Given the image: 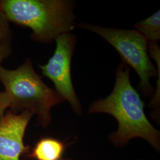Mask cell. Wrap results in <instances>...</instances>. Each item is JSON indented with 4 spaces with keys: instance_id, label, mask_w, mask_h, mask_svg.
<instances>
[{
    "instance_id": "cell-9",
    "label": "cell",
    "mask_w": 160,
    "mask_h": 160,
    "mask_svg": "<svg viewBox=\"0 0 160 160\" xmlns=\"http://www.w3.org/2000/svg\"><path fill=\"white\" fill-rule=\"evenodd\" d=\"M12 34L10 22L0 8V66L12 53Z\"/></svg>"
},
{
    "instance_id": "cell-6",
    "label": "cell",
    "mask_w": 160,
    "mask_h": 160,
    "mask_svg": "<svg viewBox=\"0 0 160 160\" xmlns=\"http://www.w3.org/2000/svg\"><path fill=\"white\" fill-rule=\"evenodd\" d=\"M33 116L28 111L17 114L8 111L0 119V160H20L22 155L29 152L24 137Z\"/></svg>"
},
{
    "instance_id": "cell-2",
    "label": "cell",
    "mask_w": 160,
    "mask_h": 160,
    "mask_svg": "<svg viewBox=\"0 0 160 160\" xmlns=\"http://www.w3.org/2000/svg\"><path fill=\"white\" fill-rule=\"evenodd\" d=\"M8 21L31 29L33 41L50 44L58 36L76 27L72 1L67 0H1Z\"/></svg>"
},
{
    "instance_id": "cell-3",
    "label": "cell",
    "mask_w": 160,
    "mask_h": 160,
    "mask_svg": "<svg viewBox=\"0 0 160 160\" xmlns=\"http://www.w3.org/2000/svg\"><path fill=\"white\" fill-rule=\"evenodd\" d=\"M0 82L10 97V111L16 114L24 111L33 113L43 128L51 122L52 108L65 102L55 89L42 81L29 58L14 69L0 66Z\"/></svg>"
},
{
    "instance_id": "cell-7",
    "label": "cell",
    "mask_w": 160,
    "mask_h": 160,
    "mask_svg": "<svg viewBox=\"0 0 160 160\" xmlns=\"http://www.w3.org/2000/svg\"><path fill=\"white\" fill-rule=\"evenodd\" d=\"M66 145L59 139L43 138L35 145L29 157L36 160H61Z\"/></svg>"
},
{
    "instance_id": "cell-4",
    "label": "cell",
    "mask_w": 160,
    "mask_h": 160,
    "mask_svg": "<svg viewBox=\"0 0 160 160\" xmlns=\"http://www.w3.org/2000/svg\"><path fill=\"white\" fill-rule=\"evenodd\" d=\"M76 26L98 34L118 52L122 62L134 69L139 77L137 90L145 98L152 97L154 90L150 79L160 74V49L157 43L147 39L136 30L104 28L87 23Z\"/></svg>"
},
{
    "instance_id": "cell-8",
    "label": "cell",
    "mask_w": 160,
    "mask_h": 160,
    "mask_svg": "<svg viewBox=\"0 0 160 160\" xmlns=\"http://www.w3.org/2000/svg\"><path fill=\"white\" fill-rule=\"evenodd\" d=\"M136 30L143 36L148 42L158 43L160 40V11L134 26Z\"/></svg>"
},
{
    "instance_id": "cell-10",
    "label": "cell",
    "mask_w": 160,
    "mask_h": 160,
    "mask_svg": "<svg viewBox=\"0 0 160 160\" xmlns=\"http://www.w3.org/2000/svg\"><path fill=\"white\" fill-rule=\"evenodd\" d=\"M10 107V99L5 91L0 92V119L5 114L6 111Z\"/></svg>"
},
{
    "instance_id": "cell-5",
    "label": "cell",
    "mask_w": 160,
    "mask_h": 160,
    "mask_svg": "<svg viewBox=\"0 0 160 160\" xmlns=\"http://www.w3.org/2000/svg\"><path fill=\"white\" fill-rule=\"evenodd\" d=\"M54 54L45 65L39 67L45 77L51 80L55 90L67 101L76 114L81 116L82 108L75 92L72 81L71 61L77 43V38L71 33H63L55 38Z\"/></svg>"
},
{
    "instance_id": "cell-11",
    "label": "cell",
    "mask_w": 160,
    "mask_h": 160,
    "mask_svg": "<svg viewBox=\"0 0 160 160\" xmlns=\"http://www.w3.org/2000/svg\"><path fill=\"white\" fill-rule=\"evenodd\" d=\"M61 160H72V159H70V158H62V159ZM143 160V159H142V160Z\"/></svg>"
},
{
    "instance_id": "cell-1",
    "label": "cell",
    "mask_w": 160,
    "mask_h": 160,
    "mask_svg": "<svg viewBox=\"0 0 160 160\" xmlns=\"http://www.w3.org/2000/svg\"><path fill=\"white\" fill-rule=\"evenodd\" d=\"M130 71L131 68L126 64H119L115 71L113 91L108 97L92 103L88 113L109 114L118 121V130L109 136L110 142L115 147H124L132 139L139 138L160 152V131L148 119L144 111L145 103L132 86Z\"/></svg>"
}]
</instances>
